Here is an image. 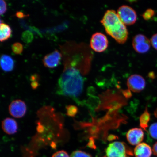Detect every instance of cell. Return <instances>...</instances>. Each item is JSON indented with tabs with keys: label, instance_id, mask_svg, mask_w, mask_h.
I'll return each mask as SVG.
<instances>
[{
	"label": "cell",
	"instance_id": "6da1fadb",
	"mask_svg": "<svg viewBox=\"0 0 157 157\" xmlns=\"http://www.w3.org/2000/svg\"><path fill=\"white\" fill-rule=\"evenodd\" d=\"M64 58V69L58 80L59 93L78 97L83 91V76L89 72L92 59L79 53L66 55Z\"/></svg>",
	"mask_w": 157,
	"mask_h": 157
},
{
	"label": "cell",
	"instance_id": "7a4b0ae2",
	"mask_svg": "<svg viewBox=\"0 0 157 157\" xmlns=\"http://www.w3.org/2000/svg\"><path fill=\"white\" fill-rule=\"evenodd\" d=\"M101 22L105 27L107 34L117 43L123 44L126 42L128 38V31L126 26L119 19L114 10H107Z\"/></svg>",
	"mask_w": 157,
	"mask_h": 157
},
{
	"label": "cell",
	"instance_id": "3957f363",
	"mask_svg": "<svg viewBox=\"0 0 157 157\" xmlns=\"http://www.w3.org/2000/svg\"><path fill=\"white\" fill-rule=\"evenodd\" d=\"M107 157H130L133 155L130 148L125 143L115 142L110 143L105 150Z\"/></svg>",
	"mask_w": 157,
	"mask_h": 157
},
{
	"label": "cell",
	"instance_id": "277c9868",
	"mask_svg": "<svg viewBox=\"0 0 157 157\" xmlns=\"http://www.w3.org/2000/svg\"><path fill=\"white\" fill-rule=\"evenodd\" d=\"M117 15L125 25H131L135 24L137 19L136 11L129 6L123 5L118 9Z\"/></svg>",
	"mask_w": 157,
	"mask_h": 157
},
{
	"label": "cell",
	"instance_id": "5b68a950",
	"mask_svg": "<svg viewBox=\"0 0 157 157\" xmlns=\"http://www.w3.org/2000/svg\"><path fill=\"white\" fill-rule=\"evenodd\" d=\"M90 45L91 48L95 52H102L108 48L109 41L107 36L103 33L96 32L92 35Z\"/></svg>",
	"mask_w": 157,
	"mask_h": 157
},
{
	"label": "cell",
	"instance_id": "8992f818",
	"mask_svg": "<svg viewBox=\"0 0 157 157\" xmlns=\"http://www.w3.org/2000/svg\"><path fill=\"white\" fill-rule=\"evenodd\" d=\"M132 44L133 48L136 52L143 54L150 50L151 41L144 35L139 34L133 38Z\"/></svg>",
	"mask_w": 157,
	"mask_h": 157
},
{
	"label": "cell",
	"instance_id": "52a82bcc",
	"mask_svg": "<svg viewBox=\"0 0 157 157\" xmlns=\"http://www.w3.org/2000/svg\"><path fill=\"white\" fill-rule=\"evenodd\" d=\"M127 85L131 91L134 93H140L146 87V81L142 76L133 74L128 79Z\"/></svg>",
	"mask_w": 157,
	"mask_h": 157
},
{
	"label": "cell",
	"instance_id": "ba28073f",
	"mask_svg": "<svg viewBox=\"0 0 157 157\" xmlns=\"http://www.w3.org/2000/svg\"><path fill=\"white\" fill-rule=\"evenodd\" d=\"M26 105L24 101L21 100H16L13 101L9 106L10 114L17 118L24 116L26 113Z\"/></svg>",
	"mask_w": 157,
	"mask_h": 157
},
{
	"label": "cell",
	"instance_id": "9c48e42d",
	"mask_svg": "<svg viewBox=\"0 0 157 157\" xmlns=\"http://www.w3.org/2000/svg\"><path fill=\"white\" fill-rule=\"evenodd\" d=\"M62 56V54L56 49L54 52L44 56L42 60L43 64L45 67L54 68L59 64Z\"/></svg>",
	"mask_w": 157,
	"mask_h": 157
},
{
	"label": "cell",
	"instance_id": "30bf717a",
	"mask_svg": "<svg viewBox=\"0 0 157 157\" xmlns=\"http://www.w3.org/2000/svg\"><path fill=\"white\" fill-rule=\"evenodd\" d=\"M126 137L129 144L132 146H137L142 142L144 138V133L142 129L133 128L128 131Z\"/></svg>",
	"mask_w": 157,
	"mask_h": 157
},
{
	"label": "cell",
	"instance_id": "8fae6325",
	"mask_svg": "<svg viewBox=\"0 0 157 157\" xmlns=\"http://www.w3.org/2000/svg\"><path fill=\"white\" fill-rule=\"evenodd\" d=\"M134 153L136 157H151L152 150L148 144L145 143H142L135 147Z\"/></svg>",
	"mask_w": 157,
	"mask_h": 157
},
{
	"label": "cell",
	"instance_id": "7c38bea8",
	"mask_svg": "<svg viewBox=\"0 0 157 157\" xmlns=\"http://www.w3.org/2000/svg\"><path fill=\"white\" fill-rule=\"evenodd\" d=\"M2 128L7 134L13 135L16 133L17 130V124L15 120L7 118L4 120L2 124Z\"/></svg>",
	"mask_w": 157,
	"mask_h": 157
},
{
	"label": "cell",
	"instance_id": "4fadbf2b",
	"mask_svg": "<svg viewBox=\"0 0 157 157\" xmlns=\"http://www.w3.org/2000/svg\"><path fill=\"white\" fill-rule=\"evenodd\" d=\"M13 59L8 55L3 54L1 57V67L4 71L7 72L13 71L14 67Z\"/></svg>",
	"mask_w": 157,
	"mask_h": 157
},
{
	"label": "cell",
	"instance_id": "5bb4252c",
	"mask_svg": "<svg viewBox=\"0 0 157 157\" xmlns=\"http://www.w3.org/2000/svg\"><path fill=\"white\" fill-rule=\"evenodd\" d=\"M0 41L5 42L11 36L12 30L9 25L4 23H1L0 26Z\"/></svg>",
	"mask_w": 157,
	"mask_h": 157
},
{
	"label": "cell",
	"instance_id": "9a60e30c",
	"mask_svg": "<svg viewBox=\"0 0 157 157\" xmlns=\"http://www.w3.org/2000/svg\"><path fill=\"white\" fill-rule=\"evenodd\" d=\"M151 116L150 113L146 107L144 113L140 117V125L141 128L144 130L146 131V129L148 126V123L150 121Z\"/></svg>",
	"mask_w": 157,
	"mask_h": 157
},
{
	"label": "cell",
	"instance_id": "2e32d148",
	"mask_svg": "<svg viewBox=\"0 0 157 157\" xmlns=\"http://www.w3.org/2000/svg\"><path fill=\"white\" fill-rule=\"evenodd\" d=\"M21 39L25 43H30L32 42L33 40V35L30 31H25L23 33Z\"/></svg>",
	"mask_w": 157,
	"mask_h": 157
},
{
	"label": "cell",
	"instance_id": "e0dca14e",
	"mask_svg": "<svg viewBox=\"0 0 157 157\" xmlns=\"http://www.w3.org/2000/svg\"><path fill=\"white\" fill-rule=\"evenodd\" d=\"M23 49L22 44L19 42L15 43L12 46V50L13 52L16 54H21L23 52Z\"/></svg>",
	"mask_w": 157,
	"mask_h": 157
},
{
	"label": "cell",
	"instance_id": "ac0fdd59",
	"mask_svg": "<svg viewBox=\"0 0 157 157\" xmlns=\"http://www.w3.org/2000/svg\"><path fill=\"white\" fill-rule=\"evenodd\" d=\"M66 109L67 115L71 117L75 116L78 112V108L74 105H68L66 107Z\"/></svg>",
	"mask_w": 157,
	"mask_h": 157
},
{
	"label": "cell",
	"instance_id": "d6986e66",
	"mask_svg": "<svg viewBox=\"0 0 157 157\" xmlns=\"http://www.w3.org/2000/svg\"><path fill=\"white\" fill-rule=\"evenodd\" d=\"M149 132L152 138L157 140V123H153L149 128Z\"/></svg>",
	"mask_w": 157,
	"mask_h": 157
},
{
	"label": "cell",
	"instance_id": "ffe728a7",
	"mask_svg": "<svg viewBox=\"0 0 157 157\" xmlns=\"http://www.w3.org/2000/svg\"><path fill=\"white\" fill-rule=\"evenodd\" d=\"M155 12L154 10L151 9H147L143 13L142 17L145 20L148 21L150 19L155 15Z\"/></svg>",
	"mask_w": 157,
	"mask_h": 157
},
{
	"label": "cell",
	"instance_id": "44dd1931",
	"mask_svg": "<svg viewBox=\"0 0 157 157\" xmlns=\"http://www.w3.org/2000/svg\"><path fill=\"white\" fill-rule=\"evenodd\" d=\"M70 157H92L91 155L81 151H76L72 153Z\"/></svg>",
	"mask_w": 157,
	"mask_h": 157
},
{
	"label": "cell",
	"instance_id": "7402d4cb",
	"mask_svg": "<svg viewBox=\"0 0 157 157\" xmlns=\"http://www.w3.org/2000/svg\"><path fill=\"white\" fill-rule=\"evenodd\" d=\"M1 3H0V6H1V9H0V14L2 15L5 13L7 11V4L5 1L4 0H1Z\"/></svg>",
	"mask_w": 157,
	"mask_h": 157
},
{
	"label": "cell",
	"instance_id": "603a6c76",
	"mask_svg": "<svg viewBox=\"0 0 157 157\" xmlns=\"http://www.w3.org/2000/svg\"><path fill=\"white\" fill-rule=\"evenodd\" d=\"M52 157H70L68 153L63 150L59 151L55 153Z\"/></svg>",
	"mask_w": 157,
	"mask_h": 157
},
{
	"label": "cell",
	"instance_id": "cb8c5ba5",
	"mask_svg": "<svg viewBox=\"0 0 157 157\" xmlns=\"http://www.w3.org/2000/svg\"><path fill=\"white\" fill-rule=\"evenodd\" d=\"M151 43L153 48L157 50V33L152 36L151 38Z\"/></svg>",
	"mask_w": 157,
	"mask_h": 157
},
{
	"label": "cell",
	"instance_id": "d4e9b609",
	"mask_svg": "<svg viewBox=\"0 0 157 157\" xmlns=\"http://www.w3.org/2000/svg\"><path fill=\"white\" fill-rule=\"evenodd\" d=\"M15 15L17 17L20 19L24 18V17L29 16V15H25L21 11H17Z\"/></svg>",
	"mask_w": 157,
	"mask_h": 157
},
{
	"label": "cell",
	"instance_id": "484cf974",
	"mask_svg": "<svg viewBox=\"0 0 157 157\" xmlns=\"http://www.w3.org/2000/svg\"><path fill=\"white\" fill-rule=\"evenodd\" d=\"M152 150L154 155L157 156V142L153 146Z\"/></svg>",
	"mask_w": 157,
	"mask_h": 157
},
{
	"label": "cell",
	"instance_id": "4316f807",
	"mask_svg": "<svg viewBox=\"0 0 157 157\" xmlns=\"http://www.w3.org/2000/svg\"><path fill=\"white\" fill-rule=\"evenodd\" d=\"M38 75L36 74H35L33 75L32 76H31V80L32 82L36 81L35 80H36L37 78H38Z\"/></svg>",
	"mask_w": 157,
	"mask_h": 157
},
{
	"label": "cell",
	"instance_id": "83f0119b",
	"mask_svg": "<svg viewBox=\"0 0 157 157\" xmlns=\"http://www.w3.org/2000/svg\"><path fill=\"white\" fill-rule=\"evenodd\" d=\"M33 88H36L38 86V83L36 81L33 82L31 84Z\"/></svg>",
	"mask_w": 157,
	"mask_h": 157
},
{
	"label": "cell",
	"instance_id": "f1b7e54d",
	"mask_svg": "<svg viewBox=\"0 0 157 157\" xmlns=\"http://www.w3.org/2000/svg\"><path fill=\"white\" fill-rule=\"evenodd\" d=\"M154 115L157 118V108L154 111Z\"/></svg>",
	"mask_w": 157,
	"mask_h": 157
}]
</instances>
